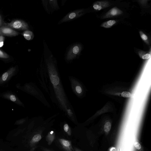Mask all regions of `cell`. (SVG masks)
I'll return each mask as SVG.
<instances>
[{"instance_id":"cell-17","label":"cell","mask_w":151,"mask_h":151,"mask_svg":"<svg viewBox=\"0 0 151 151\" xmlns=\"http://www.w3.org/2000/svg\"><path fill=\"white\" fill-rule=\"evenodd\" d=\"M116 22L115 20H109L103 23L101 25V27L105 28H109L112 27Z\"/></svg>"},{"instance_id":"cell-7","label":"cell","mask_w":151,"mask_h":151,"mask_svg":"<svg viewBox=\"0 0 151 151\" xmlns=\"http://www.w3.org/2000/svg\"><path fill=\"white\" fill-rule=\"evenodd\" d=\"M68 79L72 91L78 97L81 98L83 94V89L81 82L73 76H69Z\"/></svg>"},{"instance_id":"cell-2","label":"cell","mask_w":151,"mask_h":151,"mask_svg":"<svg viewBox=\"0 0 151 151\" xmlns=\"http://www.w3.org/2000/svg\"><path fill=\"white\" fill-rule=\"evenodd\" d=\"M55 114L46 119L35 117L28 121L25 146L28 151H36L42 140L52 128L57 116Z\"/></svg>"},{"instance_id":"cell-11","label":"cell","mask_w":151,"mask_h":151,"mask_svg":"<svg viewBox=\"0 0 151 151\" xmlns=\"http://www.w3.org/2000/svg\"><path fill=\"white\" fill-rule=\"evenodd\" d=\"M81 47L80 45L73 46L70 49L66 57L67 60H70L75 58L79 54L81 50Z\"/></svg>"},{"instance_id":"cell-28","label":"cell","mask_w":151,"mask_h":151,"mask_svg":"<svg viewBox=\"0 0 151 151\" xmlns=\"http://www.w3.org/2000/svg\"><path fill=\"white\" fill-rule=\"evenodd\" d=\"M120 150L119 148L112 147L110 150V151H119Z\"/></svg>"},{"instance_id":"cell-10","label":"cell","mask_w":151,"mask_h":151,"mask_svg":"<svg viewBox=\"0 0 151 151\" xmlns=\"http://www.w3.org/2000/svg\"><path fill=\"white\" fill-rule=\"evenodd\" d=\"M60 132L67 139L71 140L73 137L72 129L70 126L65 121L61 122L60 124Z\"/></svg>"},{"instance_id":"cell-23","label":"cell","mask_w":151,"mask_h":151,"mask_svg":"<svg viewBox=\"0 0 151 151\" xmlns=\"http://www.w3.org/2000/svg\"><path fill=\"white\" fill-rule=\"evenodd\" d=\"M111 124L109 122H106L104 126V130L106 132H109L110 130Z\"/></svg>"},{"instance_id":"cell-12","label":"cell","mask_w":151,"mask_h":151,"mask_svg":"<svg viewBox=\"0 0 151 151\" xmlns=\"http://www.w3.org/2000/svg\"><path fill=\"white\" fill-rule=\"evenodd\" d=\"M19 34V33L9 27L5 26L0 27V35L13 37L17 36Z\"/></svg>"},{"instance_id":"cell-21","label":"cell","mask_w":151,"mask_h":151,"mask_svg":"<svg viewBox=\"0 0 151 151\" xmlns=\"http://www.w3.org/2000/svg\"><path fill=\"white\" fill-rule=\"evenodd\" d=\"M0 58L7 60L9 59L10 57L7 54L0 49Z\"/></svg>"},{"instance_id":"cell-29","label":"cell","mask_w":151,"mask_h":151,"mask_svg":"<svg viewBox=\"0 0 151 151\" xmlns=\"http://www.w3.org/2000/svg\"><path fill=\"white\" fill-rule=\"evenodd\" d=\"M73 147L74 149V151H82L80 149L77 147L73 145Z\"/></svg>"},{"instance_id":"cell-9","label":"cell","mask_w":151,"mask_h":151,"mask_svg":"<svg viewBox=\"0 0 151 151\" xmlns=\"http://www.w3.org/2000/svg\"><path fill=\"white\" fill-rule=\"evenodd\" d=\"M4 26L9 27L12 29L18 30H27L29 26L24 21L20 19H16L9 23H4Z\"/></svg>"},{"instance_id":"cell-22","label":"cell","mask_w":151,"mask_h":151,"mask_svg":"<svg viewBox=\"0 0 151 151\" xmlns=\"http://www.w3.org/2000/svg\"><path fill=\"white\" fill-rule=\"evenodd\" d=\"M36 151H55L52 149L47 147L39 146L37 149Z\"/></svg>"},{"instance_id":"cell-14","label":"cell","mask_w":151,"mask_h":151,"mask_svg":"<svg viewBox=\"0 0 151 151\" xmlns=\"http://www.w3.org/2000/svg\"><path fill=\"white\" fill-rule=\"evenodd\" d=\"M110 5L109 2L107 1H100L94 3L93 8L94 9L99 11L107 8Z\"/></svg>"},{"instance_id":"cell-26","label":"cell","mask_w":151,"mask_h":151,"mask_svg":"<svg viewBox=\"0 0 151 151\" xmlns=\"http://www.w3.org/2000/svg\"><path fill=\"white\" fill-rule=\"evenodd\" d=\"M134 146L135 148L138 150H139L141 149V146L140 144L138 142H134Z\"/></svg>"},{"instance_id":"cell-19","label":"cell","mask_w":151,"mask_h":151,"mask_svg":"<svg viewBox=\"0 0 151 151\" xmlns=\"http://www.w3.org/2000/svg\"><path fill=\"white\" fill-rule=\"evenodd\" d=\"M139 33L141 38L147 45H149L150 42L147 36L142 31H140Z\"/></svg>"},{"instance_id":"cell-20","label":"cell","mask_w":151,"mask_h":151,"mask_svg":"<svg viewBox=\"0 0 151 151\" xmlns=\"http://www.w3.org/2000/svg\"><path fill=\"white\" fill-rule=\"evenodd\" d=\"M29 120L28 117L17 120L15 123L16 125H22L26 123Z\"/></svg>"},{"instance_id":"cell-15","label":"cell","mask_w":151,"mask_h":151,"mask_svg":"<svg viewBox=\"0 0 151 151\" xmlns=\"http://www.w3.org/2000/svg\"><path fill=\"white\" fill-rule=\"evenodd\" d=\"M81 10H78L69 13L61 21L62 22H66L76 18L81 15Z\"/></svg>"},{"instance_id":"cell-5","label":"cell","mask_w":151,"mask_h":151,"mask_svg":"<svg viewBox=\"0 0 151 151\" xmlns=\"http://www.w3.org/2000/svg\"><path fill=\"white\" fill-rule=\"evenodd\" d=\"M17 65L12 66L2 73L0 76V86H3L7 84L19 71Z\"/></svg>"},{"instance_id":"cell-1","label":"cell","mask_w":151,"mask_h":151,"mask_svg":"<svg viewBox=\"0 0 151 151\" xmlns=\"http://www.w3.org/2000/svg\"><path fill=\"white\" fill-rule=\"evenodd\" d=\"M46 63L45 69H41L38 73V80L52 102L65 113L67 109L73 107L67 96L55 64L50 59L46 60Z\"/></svg>"},{"instance_id":"cell-6","label":"cell","mask_w":151,"mask_h":151,"mask_svg":"<svg viewBox=\"0 0 151 151\" xmlns=\"http://www.w3.org/2000/svg\"><path fill=\"white\" fill-rule=\"evenodd\" d=\"M0 97L10 101L19 106L24 108L25 107L17 94L12 91L8 90L0 93Z\"/></svg>"},{"instance_id":"cell-25","label":"cell","mask_w":151,"mask_h":151,"mask_svg":"<svg viewBox=\"0 0 151 151\" xmlns=\"http://www.w3.org/2000/svg\"><path fill=\"white\" fill-rule=\"evenodd\" d=\"M4 39L5 37L4 36L0 35V47L3 46Z\"/></svg>"},{"instance_id":"cell-4","label":"cell","mask_w":151,"mask_h":151,"mask_svg":"<svg viewBox=\"0 0 151 151\" xmlns=\"http://www.w3.org/2000/svg\"><path fill=\"white\" fill-rule=\"evenodd\" d=\"M49 148L55 151H74L71 141L66 138L60 132L57 131L55 139Z\"/></svg>"},{"instance_id":"cell-13","label":"cell","mask_w":151,"mask_h":151,"mask_svg":"<svg viewBox=\"0 0 151 151\" xmlns=\"http://www.w3.org/2000/svg\"><path fill=\"white\" fill-rule=\"evenodd\" d=\"M123 12L121 10L116 7H114L105 14L102 17V18L106 19L121 14Z\"/></svg>"},{"instance_id":"cell-24","label":"cell","mask_w":151,"mask_h":151,"mask_svg":"<svg viewBox=\"0 0 151 151\" xmlns=\"http://www.w3.org/2000/svg\"><path fill=\"white\" fill-rule=\"evenodd\" d=\"M121 96L125 98H129L131 96V93L128 91H124L121 93Z\"/></svg>"},{"instance_id":"cell-3","label":"cell","mask_w":151,"mask_h":151,"mask_svg":"<svg viewBox=\"0 0 151 151\" xmlns=\"http://www.w3.org/2000/svg\"><path fill=\"white\" fill-rule=\"evenodd\" d=\"M15 87L17 89L35 97L45 106L49 108L51 107L42 92L34 83H27L23 85L18 83L16 84Z\"/></svg>"},{"instance_id":"cell-16","label":"cell","mask_w":151,"mask_h":151,"mask_svg":"<svg viewBox=\"0 0 151 151\" xmlns=\"http://www.w3.org/2000/svg\"><path fill=\"white\" fill-rule=\"evenodd\" d=\"M22 35L26 39L28 40H31L34 37L32 32L27 30L24 31L22 33Z\"/></svg>"},{"instance_id":"cell-27","label":"cell","mask_w":151,"mask_h":151,"mask_svg":"<svg viewBox=\"0 0 151 151\" xmlns=\"http://www.w3.org/2000/svg\"><path fill=\"white\" fill-rule=\"evenodd\" d=\"M5 22L3 21L2 17L0 14V27L4 26Z\"/></svg>"},{"instance_id":"cell-8","label":"cell","mask_w":151,"mask_h":151,"mask_svg":"<svg viewBox=\"0 0 151 151\" xmlns=\"http://www.w3.org/2000/svg\"><path fill=\"white\" fill-rule=\"evenodd\" d=\"M56 133V130L52 127L42 140L39 146L50 147L55 139Z\"/></svg>"},{"instance_id":"cell-18","label":"cell","mask_w":151,"mask_h":151,"mask_svg":"<svg viewBox=\"0 0 151 151\" xmlns=\"http://www.w3.org/2000/svg\"><path fill=\"white\" fill-rule=\"evenodd\" d=\"M140 57L143 59L146 60L149 59L151 57L150 54L145 51L140 50L138 52Z\"/></svg>"}]
</instances>
